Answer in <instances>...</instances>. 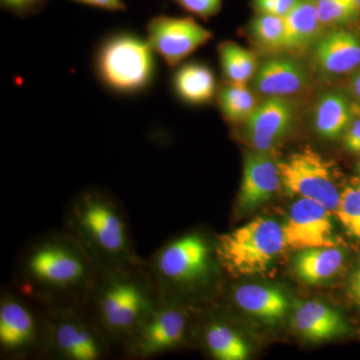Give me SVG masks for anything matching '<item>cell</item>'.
Masks as SVG:
<instances>
[{
  "label": "cell",
  "instance_id": "27",
  "mask_svg": "<svg viewBox=\"0 0 360 360\" xmlns=\"http://www.w3.org/2000/svg\"><path fill=\"white\" fill-rule=\"evenodd\" d=\"M252 37L262 47L281 51L284 35V20L281 16L259 13L250 25Z\"/></svg>",
  "mask_w": 360,
  "mask_h": 360
},
{
  "label": "cell",
  "instance_id": "22",
  "mask_svg": "<svg viewBox=\"0 0 360 360\" xmlns=\"http://www.w3.org/2000/svg\"><path fill=\"white\" fill-rule=\"evenodd\" d=\"M345 262V251L336 245L307 248L296 255L295 271L303 283H321L335 276Z\"/></svg>",
  "mask_w": 360,
  "mask_h": 360
},
{
  "label": "cell",
  "instance_id": "15",
  "mask_svg": "<svg viewBox=\"0 0 360 360\" xmlns=\"http://www.w3.org/2000/svg\"><path fill=\"white\" fill-rule=\"evenodd\" d=\"M314 60L324 75L354 72L360 66L359 35L342 28L331 30L315 42Z\"/></svg>",
  "mask_w": 360,
  "mask_h": 360
},
{
  "label": "cell",
  "instance_id": "18",
  "mask_svg": "<svg viewBox=\"0 0 360 360\" xmlns=\"http://www.w3.org/2000/svg\"><path fill=\"white\" fill-rule=\"evenodd\" d=\"M232 298L243 311L267 323L281 321L290 307L283 291L260 284L238 286L232 291Z\"/></svg>",
  "mask_w": 360,
  "mask_h": 360
},
{
  "label": "cell",
  "instance_id": "30",
  "mask_svg": "<svg viewBox=\"0 0 360 360\" xmlns=\"http://www.w3.org/2000/svg\"><path fill=\"white\" fill-rule=\"evenodd\" d=\"M186 13L208 20L221 11L222 0H170Z\"/></svg>",
  "mask_w": 360,
  "mask_h": 360
},
{
  "label": "cell",
  "instance_id": "13",
  "mask_svg": "<svg viewBox=\"0 0 360 360\" xmlns=\"http://www.w3.org/2000/svg\"><path fill=\"white\" fill-rule=\"evenodd\" d=\"M292 104L285 97L269 96L245 120L246 137L255 150L271 153L293 123Z\"/></svg>",
  "mask_w": 360,
  "mask_h": 360
},
{
  "label": "cell",
  "instance_id": "12",
  "mask_svg": "<svg viewBox=\"0 0 360 360\" xmlns=\"http://www.w3.org/2000/svg\"><path fill=\"white\" fill-rule=\"evenodd\" d=\"M283 226L286 243L292 250L336 245L331 212L309 198H300L292 203Z\"/></svg>",
  "mask_w": 360,
  "mask_h": 360
},
{
  "label": "cell",
  "instance_id": "28",
  "mask_svg": "<svg viewBox=\"0 0 360 360\" xmlns=\"http://www.w3.org/2000/svg\"><path fill=\"white\" fill-rule=\"evenodd\" d=\"M322 26H338L352 22L359 15L356 0H315Z\"/></svg>",
  "mask_w": 360,
  "mask_h": 360
},
{
  "label": "cell",
  "instance_id": "19",
  "mask_svg": "<svg viewBox=\"0 0 360 360\" xmlns=\"http://www.w3.org/2000/svg\"><path fill=\"white\" fill-rule=\"evenodd\" d=\"M177 68V66H176ZM172 92L187 105L201 106L212 101L217 80L212 68L198 61L179 65L170 78Z\"/></svg>",
  "mask_w": 360,
  "mask_h": 360
},
{
  "label": "cell",
  "instance_id": "10",
  "mask_svg": "<svg viewBox=\"0 0 360 360\" xmlns=\"http://www.w3.org/2000/svg\"><path fill=\"white\" fill-rule=\"evenodd\" d=\"M281 184L291 194L317 201L335 213L340 200L333 165L310 148L278 163Z\"/></svg>",
  "mask_w": 360,
  "mask_h": 360
},
{
  "label": "cell",
  "instance_id": "23",
  "mask_svg": "<svg viewBox=\"0 0 360 360\" xmlns=\"http://www.w3.org/2000/svg\"><path fill=\"white\" fill-rule=\"evenodd\" d=\"M354 115L347 97L340 92H326L315 105V131L322 139L336 141L343 137Z\"/></svg>",
  "mask_w": 360,
  "mask_h": 360
},
{
  "label": "cell",
  "instance_id": "8",
  "mask_svg": "<svg viewBox=\"0 0 360 360\" xmlns=\"http://www.w3.org/2000/svg\"><path fill=\"white\" fill-rule=\"evenodd\" d=\"M191 324L189 304L160 296L120 352L124 359H155L184 347L189 340Z\"/></svg>",
  "mask_w": 360,
  "mask_h": 360
},
{
  "label": "cell",
  "instance_id": "4",
  "mask_svg": "<svg viewBox=\"0 0 360 360\" xmlns=\"http://www.w3.org/2000/svg\"><path fill=\"white\" fill-rule=\"evenodd\" d=\"M215 245L217 238L212 241L203 232H187L163 243L144 259L160 295L189 304L191 297L207 288L217 270L222 269Z\"/></svg>",
  "mask_w": 360,
  "mask_h": 360
},
{
  "label": "cell",
  "instance_id": "36",
  "mask_svg": "<svg viewBox=\"0 0 360 360\" xmlns=\"http://www.w3.org/2000/svg\"><path fill=\"white\" fill-rule=\"evenodd\" d=\"M356 2H357V6H359V9H360V0H356Z\"/></svg>",
  "mask_w": 360,
  "mask_h": 360
},
{
  "label": "cell",
  "instance_id": "11",
  "mask_svg": "<svg viewBox=\"0 0 360 360\" xmlns=\"http://www.w3.org/2000/svg\"><path fill=\"white\" fill-rule=\"evenodd\" d=\"M146 37L151 49L169 68L212 39L213 33L193 18L158 14L148 20Z\"/></svg>",
  "mask_w": 360,
  "mask_h": 360
},
{
  "label": "cell",
  "instance_id": "2",
  "mask_svg": "<svg viewBox=\"0 0 360 360\" xmlns=\"http://www.w3.org/2000/svg\"><path fill=\"white\" fill-rule=\"evenodd\" d=\"M160 296L143 259L99 267L84 307L111 348L120 352Z\"/></svg>",
  "mask_w": 360,
  "mask_h": 360
},
{
  "label": "cell",
  "instance_id": "32",
  "mask_svg": "<svg viewBox=\"0 0 360 360\" xmlns=\"http://www.w3.org/2000/svg\"><path fill=\"white\" fill-rule=\"evenodd\" d=\"M71 1L82 6L94 7V8L103 9L110 13H123L127 11L124 0H71Z\"/></svg>",
  "mask_w": 360,
  "mask_h": 360
},
{
  "label": "cell",
  "instance_id": "21",
  "mask_svg": "<svg viewBox=\"0 0 360 360\" xmlns=\"http://www.w3.org/2000/svg\"><path fill=\"white\" fill-rule=\"evenodd\" d=\"M217 316L212 315L201 323L198 333L203 348L215 359H248L250 349L245 340L236 329Z\"/></svg>",
  "mask_w": 360,
  "mask_h": 360
},
{
  "label": "cell",
  "instance_id": "9",
  "mask_svg": "<svg viewBox=\"0 0 360 360\" xmlns=\"http://www.w3.org/2000/svg\"><path fill=\"white\" fill-rule=\"evenodd\" d=\"M45 311L16 290L0 296V354L1 359H41Z\"/></svg>",
  "mask_w": 360,
  "mask_h": 360
},
{
  "label": "cell",
  "instance_id": "16",
  "mask_svg": "<svg viewBox=\"0 0 360 360\" xmlns=\"http://www.w3.org/2000/svg\"><path fill=\"white\" fill-rule=\"evenodd\" d=\"M290 324L298 335L312 342L331 340L348 330L347 322L338 310L310 300L296 303Z\"/></svg>",
  "mask_w": 360,
  "mask_h": 360
},
{
  "label": "cell",
  "instance_id": "33",
  "mask_svg": "<svg viewBox=\"0 0 360 360\" xmlns=\"http://www.w3.org/2000/svg\"><path fill=\"white\" fill-rule=\"evenodd\" d=\"M343 141L348 151L360 153V117L354 116L349 127L343 135Z\"/></svg>",
  "mask_w": 360,
  "mask_h": 360
},
{
  "label": "cell",
  "instance_id": "29",
  "mask_svg": "<svg viewBox=\"0 0 360 360\" xmlns=\"http://www.w3.org/2000/svg\"><path fill=\"white\" fill-rule=\"evenodd\" d=\"M51 0H0V7L15 18L25 20L41 13Z\"/></svg>",
  "mask_w": 360,
  "mask_h": 360
},
{
  "label": "cell",
  "instance_id": "6",
  "mask_svg": "<svg viewBox=\"0 0 360 360\" xmlns=\"http://www.w3.org/2000/svg\"><path fill=\"white\" fill-rule=\"evenodd\" d=\"M288 246L283 226L269 217H258L217 236L215 251L222 269L233 277L265 271Z\"/></svg>",
  "mask_w": 360,
  "mask_h": 360
},
{
  "label": "cell",
  "instance_id": "17",
  "mask_svg": "<svg viewBox=\"0 0 360 360\" xmlns=\"http://www.w3.org/2000/svg\"><path fill=\"white\" fill-rule=\"evenodd\" d=\"M255 86L265 96H293L304 89L307 72L297 61L285 58H269L258 66Z\"/></svg>",
  "mask_w": 360,
  "mask_h": 360
},
{
  "label": "cell",
  "instance_id": "20",
  "mask_svg": "<svg viewBox=\"0 0 360 360\" xmlns=\"http://www.w3.org/2000/svg\"><path fill=\"white\" fill-rule=\"evenodd\" d=\"M284 35L281 51L296 53L309 49L321 37L322 26L315 0H298L284 16Z\"/></svg>",
  "mask_w": 360,
  "mask_h": 360
},
{
  "label": "cell",
  "instance_id": "1",
  "mask_svg": "<svg viewBox=\"0 0 360 360\" xmlns=\"http://www.w3.org/2000/svg\"><path fill=\"white\" fill-rule=\"evenodd\" d=\"M89 253L65 229L28 241L14 265L15 290L44 309L84 305L98 274Z\"/></svg>",
  "mask_w": 360,
  "mask_h": 360
},
{
  "label": "cell",
  "instance_id": "5",
  "mask_svg": "<svg viewBox=\"0 0 360 360\" xmlns=\"http://www.w3.org/2000/svg\"><path fill=\"white\" fill-rule=\"evenodd\" d=\"M92 71L97 82L113 96H142L153 89L158 79V56L146 37L120 28L97 42Z\"/></svg>",
  "mask_w": 360,
  "mask_h": 360
},
{
  "label": "cell",
  "instance_id": "3",
  "mask_svg": "<svg viewBox=\"0 0 360 360\" xmlns=\"http://www.w3.org/2000/svg\"><path fill=\"white\" fill-rule=\"evenodd\" d=\"M63 229L77 238L99 267L143 260L135 250L122 203L103 187H85L71 198L66 205Z\"/></svg>",
  "mask_w": 360,
  "mask_h": 360
},
{
  "label": "cell",
  "instance_id": "25",
  "mask_svg": "<svg viewBox=\"0 0 360 360\" xmlns=\"http://www.w3.org/2000/svg\"><path fill=\"white\" fill-rule=\"evenodd\" d=\"M220 112L229 122H245L257 108V101L245 84L226 82L217 94Z\"/></svg>",
  "mask_w": 360,
  "mask_h": 360
},
{
  "label": "cell",
  "instance_id": "31",
  "mask_svg": "<svg viewBox=\"0 0 360 360\" xmlns=\"http://www.w3.org/2000/svg\"><path fill=\"white\" fill-rule=\"evenodd\" d=\"M298 0H253V6L257 13L284 16L292 11Z\"/></svg>",
  "mask_w": 360,
  "mask_h": 360
},
{
  "label": "cell",
  "instance_id": "37",
  "mask_svg": "<svg viewBox=\"0 0 360 360\" xmlns=\"http://www.w3.org/2000/svg\"><path fill=\"white\" fill-rule=\"evenodd\" d=\"M359 174H360V161H359Z\"/></svg>",
  "mask_w": 360,
  "mask_h": 360
},
{
  "label": "cell",
  "instance_id": "26",
  "mask_svg": "<svg viewBox=\"0 0 360 360\" xmlns=\"http://www.w3.org/2000/svg\"><path fill=\"white\" fill-rule=\"evenodd\" d=\"M335 214L347 233L360 241V179H352L343 186Z\"/></svg>",
  "mask_w": 360,
  "mask_h": 360
},
{
  "label": "cell",
  "instance_id": "35",
  "mask_svg": "<svg viewBox=\"0 0 360 360\" xmlns=\"http://www.w3.org/2000/svg\"><path fill=\"white\" fill-rule=\"evenodd\" d=\"M349 87L352 96L360 104V70L355 71L354 75L350 78Z\"/></svg>",
  "mask_w": 360,
  "mask_h": 360
},
{
  "label": "cell",
  "instance_id": "7",
  "mask_svg": "<svg viewBox=\"0 0 360 360\" xmlns=\"http://www.w3.org/2000/svg\"><path fill=\"white\" fill-rule=\"evenodd\" d=\"M44 311L42 359L103 360L110 354L112 348L84 305Z\"/></svg>",
  "mask_w": 360,
  "mask_h": 360
},
{
  "label": "cell",
  "instance_id": "24",
  "mask_svg": "<svg viewBox=\"0 0 360 360\" xmlns=\"http://www.w3.org/2000/svg\"><path fill=\"white\" fill-rule=\"evenodd\" d=\"M222 73L227 82L248 84L257 70V56L253 52L233 41L221 42L217 47Z\"/></svg>",
  "mask_w": 360,
  "mask_h": 360
},
{
  "label": "cell",
  "instance_id": "34",
  "mask_svg": "<svg viewBox=\"0 0 360 360\" xmlns=\"http://www.w3.org/2000/svg\"><path fill=\"white\" fill-rule=\"evenodd\" d=\"M348 292L355 303L360 307V262L352 272L348 283Z\"/></svg>",
  "mask_w": 360,
  "mask_h": 360
},
{
  "label": "cell",
  "instance_id": "14",
  "mask_svg": "<svg viewBox=\"0 0 360 360\" xmlns=\"http://www.w3.org/2000/svg\"><path fill=\"white\" fill-rule=\"evenodd\" d=\"M281 184L278 163L270 153L253 150L246 153L236 208L239 213L257 210L269 201Z\"/></svg>",
  "mask_w": 360,
  "mask_h": 360
}]
</instances>
